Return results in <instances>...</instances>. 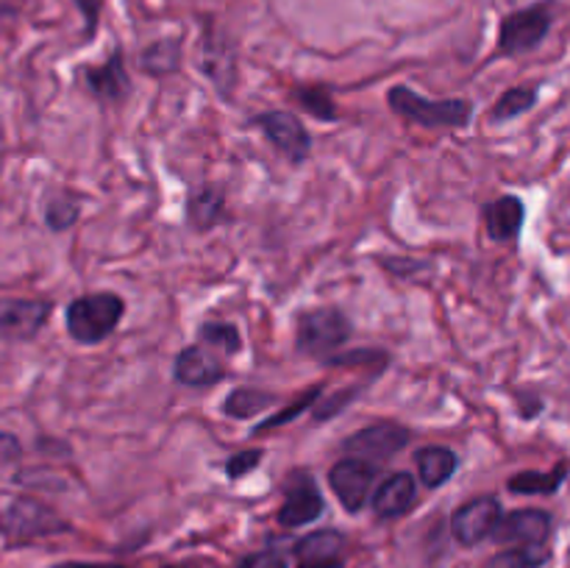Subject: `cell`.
Segmentation results:
<instances>
[{
	"label": "cell",
	"mask_w": 570,
	"mask_h": 568,
	"mask_svg": "<svg viewBox=\"0 0 570 568\" xmlns=\"http://www.w3.org/2000/svg\"><path fill=\"white\" fill-rule=\"evenodd\" d=\"M187 223L195 232H209L226 215V189L217 184H200L187 198Z\"/></svg>",
	"instance_id": "obj_18"
},
{
	"label": "cell",
	"mask_w": 570,
	"mask_h": 568,
	"mask_svg": "<svg viewBox=\"0 0 570 568\" xmlns=\"http://www.w3.org/2000/svg\"><path fill=\"white\" fill-rule=\"evenodd\" d=\"M254 126H259V131L271 139L273 148L284 156L293 165L309 159L312 154V137L304 128V123L293 115V111H265V115L254 117Z\"/></svg>",
	"instance_id": "obj_9"
},
{
	"label": "cell",
	"mask_w": 570,
	"mask_h": 568,
	"mask_svg": "<svg viewBox=\"0 0 570 568\" xmlns=\"http://www.w3.org/2000/svg\"><path fill=\"white\" fill-rule=\"evenodd\" d=\"M527 221V206L518 195H501L484 206V226L493 243H512Z\"/></svg>",
	"instance_id": "obj_17"
},
{
	"label": "cell",
	"mask_w": 570,
	"mask_h": 568,
	"mask_svg": "<svg viewBox=\"0 0 570 568\" xmlns=\"http://www.w3.org/2000/svg\"><path fill=\"white\" fill-rule=\"evenodd\" d=\"M570 473V460H562L560 466L551 468V471H521L515 477H510L507 488L512 493H521V496H549L557 493L562 488V482L568 479Z\"/></svg>",
	"instance_id": "obj_21"
},
{
	"label": "cell",
	"mask_w": 570,
	"mask_h": 568,
	"mask_svg": "<svg viewBox=\"0 0 570 568\" xmlns=\"http://www.w3.org/2000/svg\"><path fill=\"white\" fill-rule=\"evenodd\" d=\"M61 532H70V523L33 496H17L0 510V538H6V543H31Z\"/></svg>",
	"instance_id": "obj_3"
},
{
	"label": "cell",
	"mask_w": 570,
	"mask_h": 568,
	"mask_svg": "<svg viewBox=\"0 0 570 568\" xmlns=\"http://www.w3.org/2000/svg\"><path fill=\"white\" fill-rule=\"evenodd\" d=\"M81 78L87 92L106 106L122 104V100L131 95V76H128L120 50H115L104 65L87 67V70L81 72Z\"/></svg>",
	"instance_id": "obj_12"
},
{
	"label": "cell",
	"mask_w": 570,
	"mask_h": 568,
	"mask_svg": "<svg viewBox=\"0 0 570 568\" xmlns=\"http://www.w3.org/2000/svg\"><path fill=\"white\" fill-rule=\"evenodd\" d=\"M326 510L321 490H317L315 477L304 468H295L284 482V505L278 507V523L287 529L306 527V523L317 521Z\"/></svg>",
	"instance_id": "obj_6"
},
{
	"label": "cell",
	"mask_w": 570,
	"mask_h": 568,
	"mask_svg": "<svg viewBox=\"0 0 570 568\" xmlns=\"http://www.w3.org/2000/svg\"><path fill=\"white\" fill-rule=\"evenodd\" d=\"M139 67H142V72L156 78L173 76L181 67V39L165 37L159 42L148 45L139 56Z\"/></svg>",
	"instance_id": "obj_22"
},
{
	"label": "cell",
	"mask_w": 570,
	"mask_h": 568,
	"mask_svg": "<svg viewBox=\"0 0 570 568\" xmlns=\"http://www.w3.org/2000/svg\"><path fill=\"white\" fill-rule=\"evenodd\" d=\"M237 568H289V560L284 551L265 549V551H256V555L243 557Z\"/></svg>",
	"instance_id": "obj_33"
},
{
	"label": "cell",
	"mask_w": 570,
	"mask_h": 568,
	"mask_svg": "<svg viewBox=\"0 0 570 568\" xmlns=\"http://www.w3.org/2000/svg\"><path fill=\"white\" fill-rule=\"evenodd\" d=\"M276 393L259 388H234L232 393L223 401V412L228 418H237V421H245V418H256L259 412L271 410L276 404Z\"/></svg>",
	"instance_id": "obj_23"
},
{
	"label": "cell",
	"mask_w": 570,
	"mask_h": 568,
	"mask_svg": "<svg viewBox=\"0 0 570 568\" xmlns=\"http://www.w3.org/2000/svg\"><path fill=\"white\" fill-rule=\"evenodd\" d=\"M198 337L204 340L212 349H220L223 354L234 356L243 351V337H239V329L234 323L226 321H204L198 326Z\"/></svg>",
	"instance_id": "obj_27"
},
{
	"label": "cell",
	"mask_w": 570,
	"mask_h": 568,
	"mask_svg": "<svg viewBox=\"0 0 570 568\" xmlns=\"http://www.w3.org/2000/svg\"><path fill=\"white\" fill-rule=\"evenodd\" d=\"M551 9L546 3L518 9L501 20L499 28V53L501 56H523L529 50L540 48L551 31Z\"/></svg>",
	"instance_id": "obj_5"
},
{
	"label": "cell",
	"mask_w": 570,
	"mask_h": 568,
	"mask_svg": "<svg viewBox=\"0 0 570 568\" xmlns=\"http://www.w3.org/2000/svg\"><path fill=\"white\" fill-rule=\"evenodd\" d=\"M534 104H538V87H529V84H523V87H512L495 100L493 109H490V120L493 123L515 120V117L527 115Z\"/></svg>",
	"instance_id": "obj_26"
},
{
	"label": "cell",
	"mask_w": 570,
	"mask_h": 568,
	"mask_svg": "<svg viewBox=\"0 0 570 568\" xmlns=\"http://www.w3.org/2000/svg\"><path fill=\"white\" fill-rule=\"evenodd\" d=\"M173 376H176L178 384L184 388H215L226 379V368L220 365V360L209 354L200 345H187L176 354V362H173Z\"/></svg>",
	"instance_id": "obj_15"
},
{
	"label": "cell",
	"mask_w": 570,
	"mask_h": 568,
	"mask_svg": "<svg viewBox=\"0 0 570 568\" xmlns=\"http://www.w3.org/2000/svg\"><path fill=\"white\" fill-rule=\"evenodd\" d=\"M554 521L546 510H515L501 518L493 540L501 546H546Z\"/></svg>",
	"instance_id": "obj_13"
},
{
	"label": "cell",
	"mask_w": 570,
	"mask_h": 568,
	"mask_svg": "<svg viewBox=\"0 0 570 568\" xmlns=\"http://www.w3.org/2000/svg\"><path fill=\"white\" fill-rule=\"evenodd\" d=\"M265 460V449H243L237 454H232L226 460V477L228 479H243L250 471L259 468V462Z\"/></svg>",
	"instance_id": "obj_31"
},
{
	"label": "cell",
	"mask_w": 570,
	"mask_h": 568,
	"mask_svg": "<svg viewBox=\"0 0 570 568\" xmlns=\"http://www.w3.org/2000/svg\"><path fill=\"white\" fill-rule=\"evenodd\" d=\"M42 217H45V226L50 228V232H67V228H72L78 223V217H81V198L72 193H53L45 198V206H42Z\"/></svg>",
	"instance_id": "obj_24"
},
{
	"label": "cell",
	"mask_w": 570,
	"mask_h": 568,
	"mask_svg": "<svg viewBox=\"0 0 570 568\" xmlns=\"http://www.w3.org/2000/svg\"><path fill=\"white\" fill-rule=\"evenodd\" d=\"M126 301L117 293H87L67 304V334L81 345H98L120 326Z\"/></svg>",
	"instance_id": "obj_1"
},
{
	"label": "cell",
	"mask_w": 570,
	"mask_h": 568,
	"mask_svg": "<svg viewBox=\"0 0 570 568\" xmlns=\"http://www.w3.org/2000/svg\"><path fill=\"white\" fill-rule=\"evenodd\" d=\"M415 468L417 477H421V484L434 490L454 477L456 468H460V457L449 445H426V449H421L415 454Z\"/></svg>",
	"instance_id": "obj_20"
},
{
	"label": "cell",
	"mask_w": 570,
	"mask_h": 568,
	"mask_svg": "<svg viewBox=\"0 0 570 568\" xmlns=\"http://www.w3.org/2000/svg\"><path fill=\"white\" fill-rule=\"evenodd\" d=\"M200 67L215 81L217 92H223L228 98V92L234 87V78H237V65H234V53L226 48L223 37L206 33L204 48H200Z\"/></svg>",
	"instance_id": "obj_19"
},
{
	"label": "cell",
	"mask_w": 570,
	"mask_h": 568,
	"mask_svg": "<svg viewBox=\"0 0 570 568\" xmlns=\"http://www.w3.org/2000/svg\"><path fill=\"white\" fill-rule=\"evenodd\" d=\"M53 568H128L120 566V562H81V560H72V562H59Z\"/></svg>",
	"instance_id": "obj_37"
},
{
	"label": "cell",
	"mask_w": 570,
	"mask_h": 568,
	"mask_svg": "<svg viewBox=\"0 0 570 568\" xmlns=\"http://www.w3.org/2000/svg\"><path fill=\"white\" fill-rule=\"evenodd\" d=\"M501 518L504 516H501V505L495 496H476L456 507V512L451 516V532H454L456 543L479 546L482 540L493 538Z\"/></svg>",
	"instance_id": "obj_11"
},
{
	"label": "cell",
	"mask_w": 570,
	"mask_h": 568,
	"mask_svg": "<svg viewBox=\"0 0 570 568\" xmlns=\"http://www.w3.org/2000/svg\"><path fill=\"white\" fill-rule=\"evenodd\" d=\"M387 104L395 115L423 128H465L473 117V104L468 98L432 100L417 95L406 84L390 89Z\"/></svg>",
	"instance_id": "obj_2"
},
{
	"label": "cell",
	"mask_w": 570,
	"mask_h": 568,
	"mask_svg": "<svg viewBox=\"0 0 570 568\" xmlns=\"http://www.w3.org/2000/svg\"><path fill=\"white\" fill-rule=\"evenodd\" d=\"M379 265L384 267L387 273L399 278H415L421 276L423 271H432V265L423 259H406V256H379Z\"/></svg>",
	"instance_id": "obj_32"
},
{
	"label": "cell",
	"mask_w": 570,
	"mask_h": 568,
	"mask_svg": "<svg viewBox=\"0 0 570 568\" xmlns=\"http://www.w3.org/2000/svg\"><path fill=\"white\" fill-rule=\"evenodd\" d=\"M417 499V479L410 471L390 473L373 493V512L379 521H393L406 516Z\"/></svg>",
	"instance_id": "obj_16"
},
{
	"label": "cell",
	"mask_w": 570,
	"mask_h": 568,
	"mask_svg": "<svg viewBox=\"0 0 570 568\" xmlns=\"http://www.w3.org/2000/svg\"><path fill=\"white\" fill-rule=\"evenodd\" d=\"M412 432L404 427V423L395 421H376L371 427L360 429L351 438H345L343 451H348L351 457H360V460L371 462H387L390 457L401 454V451L410 445Z\"/></svg>",
	"instance_id": "obj_7"
},
{
	"label": "cell",
	"mask_w": 570,
	"mask_h": 568,
	"mask_svg": "<svg viewBox=\"0 0 570 568\" xmlns=\"http://www.w3.org/2000/svg\"><path fill=\"white\" fill-rule=\"evenodd\" d=\"M543 410V399L534 393H523L518 395V412H521L523 421H532V418H538V412Z\"/></svg>",
	"instance_id": "obj_36"
},
{
	"label": "cell",
	"mask_w": 570,
	"mask_h": 568,
	"mask_svg": "<svg viewBox=\"0 0 570 568\" xmlns=\"http://www.w3.org/2000/svg\"><path fill=\"white\" fill-rule=\"evenodd\" d=\"M72 3L78 6V11H81V17H83V33H87V39H92L95 31H98V20H100V11H104V0H72Z\"/></svg>",
	"instance_id": "obj_34"
},
{
	"label": "cell",
	"mask_w": 570,
	"mask_h": 568,
	"mask_svg": "<svg viewBox=\"0 0 570 568\" xmlns=\"http://www.w3.org/2000/svg\"><path fill=\"white\" fill-rule=\"evenodd\" d=\"M362 388H345V390H337L334 395H328V399H321L315 407H312V418H315L317 423L328 421V418L340 415V412L345 410V407L351 404V401L360 399Z\"/></svg>",
	"instance_id": "obj_30"
},
{
	"label": "cell",
	"mask_w": 570,
	"mask_h": 568,
	"mask_svg": "<svg viewBox=\"0 0 570 568\" xmlns=\"http://www.w3.org/2000/svg\"><path fill=\"white\" fill-rule=\"evenodd\" d=\"M382 466L371 460H360V457H345L337 466H332L328 471V484H332L334 496L340 499V505L348 512H360L365 507L371 488L376 484Z\"/></svg>",
	"instance_id": "obj_8"
},
{
	"label": "cell",
	"mask_w": 570,
	"mask_h": 568,
	"mask_svg": "<svg viewBox=\"0 0 570 568\" xmlns=\"http://www.w3.org/2000/svg\"><path fill=\"white\" fill-rule=\"evenodd\" d=\"M22 457V443L17 434L0 432V466H9V462H17Z\"/></svg>",
	"instance_id": "obj_35"
},
{
	"label": "cell",
	"mask_w": 570,
	"mask_h": 568,
	"mask_svg": "<svg viewBox=\"0 0 570 568\" xmlns=\"http://www.w3.org/2000/svg\"><path fill=\"white\" fill-rule=\"evenodd\" d=\"M354 334L348 315L337 306H317V310L304 312L298 317V332H295V345L312 360L326 362L328 356L337 354Z\"/></svg>",
	"instance_id": "obj_4"
},
{
	"label": "cell",
	"mask_w": 570,
	"mask_h": 568,
	"mask_svg": "<svg viewBox=\"0 0 570 568\" xmlns=\"http://www.w3.org/2000/svg\"><path fill=\"white\" fill-rule=\"evenodd\" d=\"M289 98H293L295 106H301L304 111H309L315 120L332 123L340 117L337 104H334L332 92H328L326 87H317V84H304V87H295L293 92H289Z\"/></svg>",
	"instance_id": "obj_25"
},
{
	"label": "cell",
	"mask_w": 570,
	"mask_h": 568,
	"mask_svg": "<svg viewBox=\"0 0 570 568\" xmlns=\"http://www.w3.org/2000/svg\"><path fill=\"white\" fill-rule=\"evenodd\" d=\"M321 393H323V384H315V388H309L306 393H301V399H295L293 404L282 407V410H278L273 418H265L262 423H256L254 434H265V432H273V429L284 427V423H293L295 418L304 415L306 410H312V407L321 401Z\"/></svg>",
	"instance_id": "obj_28"
},
{
	"label": "cell",
	"mask_w": 570,
	"mask_h": 568,
	"mask_svg": "<svg viewBox=\"0 0 570 568\" xmlns=\"http://www.w3.org/2000/svg\"><path fill=\"white\" fill-rule=\"evenodd\" d=\"M53 301L48 298H0V340L26 343L50 321Z\"/></svg>",
	"instance_id": "obj_10"
},
{
	"label": "cell",
	"mask_w": 570,
	"mask_h": 568,
	"mask_svg": "<svg viewBox=\"0 0 570 568\" xmlns=\"http://www.w3.org/2000/svg\"><path fill=\"white\" fill-rule=\"evenodd\" d=\"M345 535L340 529H317L295 540L293 555L298 568H340L345 555Z\"/></svg>",
	"instance_id": "obj_14"
},
{
	"label": "cell",
	"mask_w": 570,
	"mask_h": 568,
	"mask_svg": "<svg viewBox=\"0 0 570 568\" xmlns=\"http://www.w3.org/2000/svg\"><path fill=\"white\" fill-rule=\"evenodd\" d=\"M390 362L387 351L382 349H354V351H337V354L328 356L323 365H334V368H371V371H382L384 365Z\"/></svg>",
	"instance_id": "obj_29"
}]
</instances>
